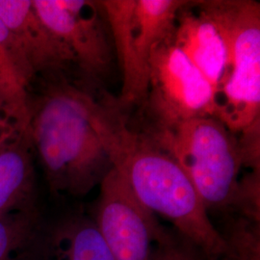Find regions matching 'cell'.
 <instances>
[{
    "label": "cell",
    "mask_w": 260,
    "mask_h": 260,
    "mask_svg": "<svg viewBox=\"0 0 260 260\" xmlns=\"http://www.w3.org/2000/svg\"><path fill=\"white\" fill-rule=\"evenodd\" d=\"M89 110L113 168L140 203L173 223L206 259L233 260L222 233L211 223L201 197L176 160L144 131L133 128L110 96H91Z\"/></svg>",
    "instance_id": "obj_1"
},
{
    "label": "cell",
    "mask_w": 260,
    "mask_h": 260,
    "mask_svg": "<svg viewBox=\"0 0 260 260\" xmlns=\"http://www.w3.org/2000/svg\"><path fill=\"white\" fill-rule=\"evenodd\" d=\"M35 83L26 101L28 134L50 190L87 195L113 169L92 122L91 94L66 78Z\"/></svg>",
    "instance_id": "obj_2"
},
{
    "label": "cell",
    "mask_w": 260,
    "mask_h": 260,
    "mask_svg": "<svg viewBox=\"0 0 260 260\" xmlns=\"http://www.w3.org/2000/svg\"><path fill=\"white\" fill-rule=\"evenodd\" d=\"M144 131L176 160L207 211L233 209L243 167L237 135L216 117L169 124L148 123Z\"/></svg>",
    "instance_id": "obj_3"
},
{
    "label": "cell",
    "mask_w": 260,
    "mask_h": 260,
    "mask_svg": "<svg viewBox=\"0 0 260 260\" xmlns=\"http://www.w3.org/2000/svg\"><path fill=\"white\" fill-rule=\"evenodd\" d=\"M226 31L230 73L217 92L215 116L235 135L260 124V5L251 0L206 1Z\"/></svg>",
    "instance_id": "obj_4"
},
{
    "label": "cell",
    "mask_w": 260,
    "mask_h": 260,
    "mask_svg": "<svg viewBox=\"0 0 260 260\" xmlns=\"http://www.w3.org/2000/svg\"><path fill=\"white\" fill-rule=\"evenodd\" d=\"M39 18L75 59L78 88L93 94L111 74L116 58L111 30L100 1L32 0Z\"/></svg>",
    "instance_id": "obj_5"
},
{
    "label": "cell",
    "mask_w": 260,
    "mask_h": 260,
    "mask_svg": "<svg viewBox=\"0 0 260 260\" xmlns=\"http://www.w3.org/2000/svg\"><path fill=\"white\" fill-rule=\"evenodd\" d=\"M172 36L155 48L150 58L149 90L143 103L149 123L214 117L216 89L173 43Z\"/></svg>",
    "instance_id": "obj_6"
},
{
    "label": "cell",
    "mask_w": 260,
    "mask_h": 260,
    "mask_svg": "<svg viewBox=\"0 0 260 260\" xmlns=\"http://www.w3.org/2000/svg\"><path fill=\"white\" fill-rule=\"evenodd\" d=\"M93 222L114 260H149L162 226L113 168L100 184Z\"/></svg>",
    "instance_id": "obj_7"
},
{
    "label": "cell",
    "mask_w": 260,
    "mask_h": 260,
    "mask_svg": "<svg viewBox=\"0 0 260 260\" xmlns=\"http://www.w3.org/2000/svg\"><path fill=\"white\" fill-rule=\"evenodd\" d=\"M0 19L16 39L35 82L66 78L78 87L74 57L39 18L32 0H0Z\"/></svg>",
    "instance_id": "obj_8"
},
{
    "label": "cell",
    "mask_w": 260,
    "mask_h": 260,
    "mask_svg": "<svg viewBox=\"0 0 260 260\" xmlns=\"http://www.w3.org/2000/svg\"><path fill=\"white\" fill-rule=\"evenodd\" d=\"M172 41L218 92L230 73V42L206 1L186 2L177 15Z\"/></svg>",
    "instance_id": "obj_9"
},
{
    "label": "cell",
    "mask_w": 260,
    "mask_h": 260,
    "mask_svg": "<svg viewBox=\"0 0 260 260\" xmlns=\"http://www.w3.org/2000/svg\"><path fill=\"white\" fill-rule=\"evenodd\" d=\"M16 260H114L92 218L68 216L51 225L45 223Z\"/></svg>",
    "instance_id": "obj_10"
},
{
    "label": "cell",
    "mask_w": 260,
    "mask_h": 260,
    "mask_svg": "<svg viewBox=\"0 0 260 260\" xmlns=\"http://www.w3.org/2000/svg\"><path fill=\"white\" fill-rule=\"evenodd\" d=\"M34 151L27 125L0 138V216L39 211Z\"/></svg>",
    "instance_id": "obj_11"
},
{
    "label": "cell",
    "mask_w": 260,
    "mask_h": 260,
    "mask_svg": "<svg viewBox=\"0 0 260 260\" xmlns=\"http://www.w3.org/2000/svg\"><path fill=\"white\" fill-rule=\"evenodd\" d=\"M100 2L110 26L115 54L122 74L121 95L115 102L126 112L131 106L145 103L149 90V79L141 70L133 44L132 14L135 0Z\"/></svg>",
    "instance_id": "obj_12"
},
{
    "label": "cell",
    "mask_w": 260,
    "mask_h": 260,
    "mask_svg": "<svg viewBox=\"0 0 260 260\" xmlns=\"http://www.w3.org/2000/svg\"><path fill=\"white\" fill-rule=\"evenodd\" d=\"M187 1L135 0L132 14V35L137 59L149 80L150 58L174 33L177 15Z\"/></svg>",
    "instance_id": "obj_13"
},
{
    "label": "cell",
    "mask_w": 260,
    "mask_h": 260,
    "mask_svg": "<svg viewBox=\"0 0 260 260\" xmlns=\"http://www.w3.org/2000/svg\"><path fill=\"white\" fill-rule=\"evenodd\" d=\"M34 82L16 39L0 19V96L21 121H27L26 101Z\"/></svg>",
    "instance_id": "obj_14"
},
{
    "label": "cell",
    "mask_w": 260,
    "mask_h": 260,
    "mask_svg": "<svg viewBox=\"0 0 260 260\" xmlns=\"http://www.w3.org/2000/svg\"><path fill=\"white\" fill-rule=\"evenodd\" d=\"M43 224L40 211L0 216V260L17 259Z\"/></svg>",
    "instance_id": "obj_15"
},
{
    "label": "cell",
    "mask_w": 260,
    "mask_h": 260,
    "mask_svg": "<svg viewBox=\"0 0 260 260\" xmlns=\"http://www.w3.org/2000/svg\"><path fill=\"white\" fill-rule=\"evenodd\" d=\"M222 236L233 260H260V222L240 216L228 223Z\"/></svg>",
    "instance_id": "obj_16"
},
{
    "label": "cell",
    "mask_w": 260,
    "mask_h": 260,
    "mask_svg": "<svg viewBox=\"0 0 260 260\" xmlns=\"http://www.w3.org/2000/svg\"><path fill=\"white\" fill-rule=\"evenodd\" d=\"M149 260H207L205 255L178 233L163 225L158 232Z\"/></svg>",
    "instance_id": "obj_17"
},
{
    "label": "cell",
    "mask_w": 260,
    "mask_h": 260,
    "mask_svg": "<svg viewBox=\"0 0 260 260\" xmlns=\"http://www.w3.org/2000/svg\"><path fill=\"white\" fill-rule=\"evenodd\" d=\"M259 171H251L239 180L238 190L232 210H238L240 216L260 222Z\"/></svg>",
    "instance_id": "obj_18"
},
{
    "label": "cell",
    "mask_w": 260,
    "mask_h": 260,
    "mask_svg": "<svg viewBox=\"0 0 260 260\" xmlns=\"http://www.w3.org/2000/svg\"><path fill=\"white\" fill-rule=\"evenodd\" d=\"M22 124L19 121L16 113L11 109L9 105L4 101L3 98L0 96V138L6 135L10 131L14 129L13 127H17V125Z\"/></svg>",
    "instance_id": "obj_19"
}]
</instances>
